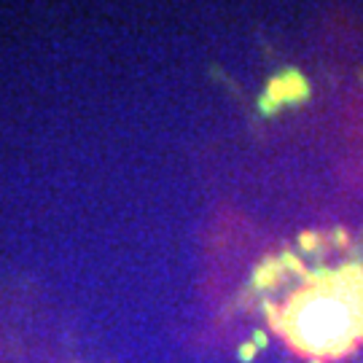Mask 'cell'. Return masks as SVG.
Masks as SVG:
<instances>
[{
    "label": "cell",
    "mask_w": 363,
    "mask_h": 363,
    "mask_svg": "<svg viewBox=\"0 0 363 363\" xmlns=\"http://www.w3.org/2000/svg\"><path fill=\"white\" fill-rule=\"evenodd\" d=\"M266 312L296 350L315 355V361L320 355L339 358L363 339V269H323L310 277V285L301 288L285 310L277 312L266 304Z\"/></svg>",
    "instance_id": "1"
},
{
    "label": "cell",
    "mask_w": 363,
    "mask_h": 363,
    "mask_svg": "<svg viewBox=\"0 0 363 363\" xmlns=\"http://www.w3.org/2000/svg\"><path fill=\"white\" fill-rule=\"evenodd\" d=\"M240 355H242V361H250V358H253V347L248 345V347H242L240 350Z\"/></svg>",
    "instance_id": "2"
},
{
    "label": "cell",
    "mask_w": 363,
    "mask_h": 363,
    "mask_svg": "<svg viewBox=\"0 0 363 363\" xmlns=\"http://www.w3.org/2000/svg\"><path fill=\"white\" fill-rule=\"evenodd\" d=\"M312 363H320V361H312Z\"/></svg>",
    "instance_id": "3"
}]
</instances>
